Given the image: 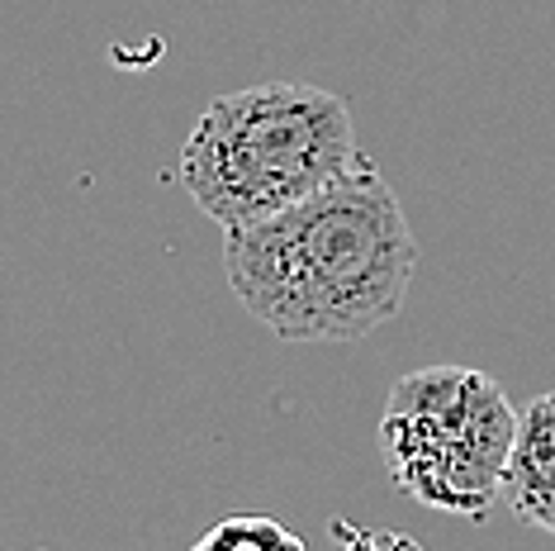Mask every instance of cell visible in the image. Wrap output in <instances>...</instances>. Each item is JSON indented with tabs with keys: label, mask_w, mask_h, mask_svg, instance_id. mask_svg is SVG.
<instances>
[{
	"label": "cell",
	"mask_w": 555,
	"mask_h": 551,
	"mask_svg": "<svg viewBox=\"0 0 555 551\" xmlns=\"http://www.w3.org/2000/svg\"><path fill=\"white\" fill-rule=\"evenodd\" d=\"M503 499L522 523L555 537V390L517 413L513 457L503 471Z\"/></svg>",
	"instance_id": "obj_4"
},
{
	"label": "cell",
	"mask_w": 555,
	"mask_h": 551,
	"mask_svg": "<svg viewBox=\"0 0 555 551\" xmlns=\"http://www.w3.org/2000/svg\"><path fill=\"white\" fill-rule=\"evenodd\" d=\"M517 409L470 367H423L395 381L380 419V457L399 495L423 509L485 518L503 495Z\"/></svg>",
	"instance_id": "obj_3"
},
{
	"label": "cell",
	"mask_w": 555,
	"mask_h": 551,
	"mask_svg": "<svg viewBox=\"0 0 555 551\" xmlns=\"http://www.w3.org/2000/svg\"><path fill=\"white\" fill-rule=\"evenodd\" d=\"M333 537L343 542V551H423L409 533H389V528H351V523H333Z\"/></svg>",
	"instance_id": "obj_6"
},
{
	"label": "cell",
	"mask_w": 555,
	"mask_h": 551,
	"mask_svg": "<svg viewBox=\"0 0 555 551\" xmlns=\"http://www.w3.org/2000/svg\"><path fill=\"white\" fill-rule=\"evenodd\" d=\"M418 238L371 157L271 219L223 233L237 305L281 343H361L403 309Z\"/></svg>",
	"instance_id": "obj_1"
},
{
	"label": "cell",
	"mask_w": 555,
	"mask_h": 551,
	"mask_svg": "<svg viewBox=\"0 0 555 551\" xmlns=\"http://www.w3.org/2000/svg\"><path fill=\"white\" fill-rule=\"evenodd\" d=\"M191 551H309L305 537L271 513H233L195 537Z\"/></svg>",
	"instance_id": "obj_5"
},
{
	"label": "cell",
	"mask_w": 555,
	"mask_h": 551,
	"mask_svg": "<svg viewBox=\"0 0 555 551\" xmlns=\"http://www.w3.org/2000/svg\"><path fill=\"white\" fill-rule=\"evenodd\" d=\"M361 157L351 105L327 86L261 81L209 100L176 177L223 233L271 219Z\"/></svg>",
	"instance_id": "obj_2"
}]
</instances>
